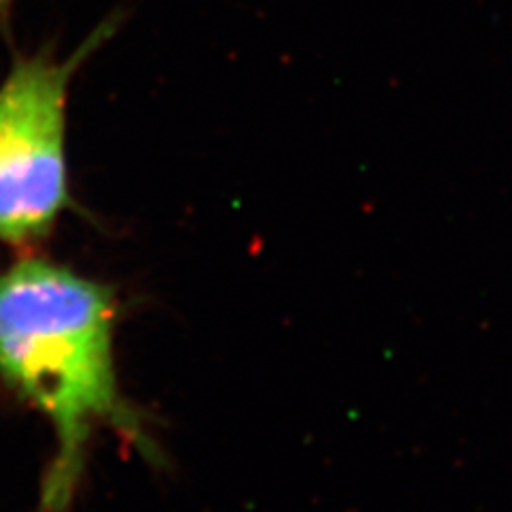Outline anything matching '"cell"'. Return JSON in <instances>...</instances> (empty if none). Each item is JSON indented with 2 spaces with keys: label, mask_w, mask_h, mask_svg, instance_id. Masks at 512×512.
Returning <instances> with one entry per match:
<instances>
[{
  "label": "cell",
  "mask_w": 512,
  "mask_h": 512,
  "mask_svg": "<svg viewBox=\"0 0 512 512\" xmlns=\"http://www.w3.org/2000/svg\"><path fill=\"white\" fill-rule=\"evenodd\" d=\"M118 293L37 252L0 269V384L35 408L54 436L37 512H71L101 429L150 466H165L150 416L120 384Z\"/></svg>",
  "instance_id": "1"
},
{
  "label": "cell",
  "mask_w": 512,
  "mask_h": 512,
  "mask_svg": "<svg viewBox=\"0 0 512 512\" xmlns=\"http://www.w3.org/2000/svg\"><path fill=\"white\" fill-rule=\"evenodd\" d=\"M114 26L101 24L77 50L15 54L0 82V244L35 252L75 207L67 126L69 90L79 67Z\"/></svg>",
  "instance_id": "2"
},
{
  "label": "cell",
  "mask_w": 512,
  "mask_h": 512,
  "mask_svg": "<svg viewBox=\"0 0 512 512\" xmlns=\"http://www.w3.org/2000/svg\"><path fill=\"white\" fill-rule=\"evenodd\" d=\"M0 3H5V0H0Z\"/></svg>",
  "instance_id": "3"
}]
</instances>
